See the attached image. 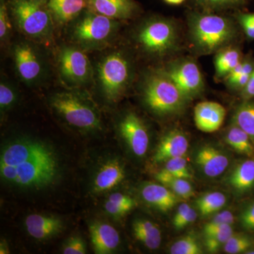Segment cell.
Instances as JSON below:
<instances>
[{
	"instance_id": "1",
	"label": "cell",
	"mask_w": 254,
	"mask_h": 254,
	"mask_svg": "<svg viewBox=\"0 0 254 254\" xmlns=\"http://www.w3.org/2000/svg\"><path fill=\"white\" fill-rule=\"evenodd\" d=\"M66 27L71 44L87 53L109 48L118 36L120 21L87 9Z\"/></svg>"
},
{
	"instance_id": "2",
	"label": "cell",
	"mask_w": 254,
	"mask_h": 254,
	"mask_svg": "<svg viewBox=\"0 0 254 254\" xmlns=\"http://www.w3.org/2000/svg\"><path fill=\"white\" fill-rule=\"evenodd\" d=\"M13 24L26 39L49 45L54 37V21L46 1L6 0Z\"/></svg>"
},
{
	"instance_id": "3",
	"label": "cell",
	"mask_w": 254,
	"mask_h": 254,
	"mask_svg": "<svg viewBox=\"0 0 254 254\" xmlns=\"http://www.w3.org/2000/svg\"><path fill=\"white\" fill-rule=\"evenodd\" d=\"M94 81L107 102L115 103L125 94L133 78V65L122 50H113L100 57L94 68Z\"/></svg>"
},
{
	"instance_id": "4",
	"label": "cell",
	"mask_w": 254,
	"mask_h": 254,
	"mask_svg": "<svg viewBox=\"0 0 254 254\" xmlns=\"http://www.w3.org/2000/svg\"><path fill=\"white\" fill-rule=\"evenodd\" d=\"M59 171L58 159L50 149L12 166L0 165L1 180L25 189H41L54 182Z\"/></svg>"
},
{
	"instance_id": "5",
	"label": "cell",
	"mask_w": 254,
	"mask_h": 254,
	"mask_svg": "<svg viewBox=\"0 0 254 254\" xmlns=\"http://www.w3.org/2000/svg\"><path fill=\"white\" fill-rule=\"evenodd\" d=\"M52 109L70 127L83 131L101 128L99 111L91 98L78 88L55 93L50 97Z\"/></svg>"
},
{
	"instance_id": "6",
	"label": "cell",
	"mask_w": 254,
	"mask_h": 254,
	"mask_svg": "<svg viewBox=\"0 0 254 254\" xmlns=\"http://www.w3.org/2000/svg\"><path fill=\"white\" fill-rule=\"evenodd\" d=\"M190 38L195 49L201 54L220 51L236 36L231 20L225 16L195 12L189 18Z\"/></svg>"
},
{
	"instance_id": "7",
	"label": "cell",
	"mask_w": 254,
	"mask_h": 254,
	"mask_svg": "<svg viewBox=\"0 0 254 254\" xmlns=\"http://www.w3.org/2000/svg\"><path fill=\"white\" fill-rule=\"evenodd\" d=\"M142 96L147 108L160 116L180 113L187 100L175 83L160 68L145 76Z\"/></svg>"
},
{
	"instance_id": "8",
	"label": "cell",
	"mask_w": 254,
	"mask_h": 254,
	"mask_svg": "<svg viewBox=\"0 0 254 254\" xmlns=\"http://www.w3.org/2000/svg\"><path fill=\"white\" fill-rule=\"evenodd\" d=\"M177 31L173 21L163 17H152L144 21L137 30L135 39L146 54L163 56L177 46Z\"/></svg>"
},
{
	"instance_id": "9",
	"label": "cell",
	"mask_w": 254,
	"mask_h": 254,
	"mask_svg": "<svg viewBox=\"0 0 254 254\" xmlns=\"http://www.w3.org/2000/svg\"><path fill=\"white\" fill-rule=\"evenodd\" d=\"M86 53L71 43L60 46L57 53L60 79L71 88H79L94 81V67Z\"/></svg>"
},
{
	"instance_id": "10",
	"label": "cell",
	"mask_w": 254,
	"mask_h": 254,
	"mask_svg": "<svg viewBox=\"0 0 254 254\" xmlns=\"http://www.w3.org/2000/svg\"><path fill=\"white\" fill-rule=\"evenodd\" d=\"M11 58L18 78L28 86H34L46 77L48 65L37 43L26 39L15 43L11 48Z\"/></svg>"
},
{
	"instance_id": "11",
	"label": "cell",
	"mask_w": 254,
	"mask_h": 254,
	"mask_svg": "<svg viewBox=\"0 0 254 254\" xmlns=\"http://www.w3.org/2000/svg\"><path fill=\"white\" fill-rule=\"evenodd\" d=\"M160 69L175 83L187 100L203 91V75L197 64L192 60H177Z\"/></svg>"
},
{
	"instance_id": "12",
	"label": "cell",
	"mask_w": 254,
	"mask_h": 254,
	"mask_svg": "<svg viewBox=\"0 0 254 254\" xmlns=\"http://www.w3.org/2000/svg\"><path fill=\"white\" fill-rule=\"evenodd\" d=\"M118 129L132 153L138 157L146 154L149 145V134L142 119L129 112L120 119Z\"/></svg>"
},
{
	"instance_id": "13",
	"label": "cell",
	"mask_w": 254,
	"mask_h": 254,
	"mask_svg": "<svg viewBox=\"0 0 254 254\" xmlns=\"http://www.w3.org/2000/svg\"><path fill=\"white\" fill-rule=\"evenodd\" d=\"M88 9L118 21L131 19L139 12L134 0H87Z\"/></svg>"
},
{
	"instance_id": "14",
	"label": "cell",
	"mask_w": 254,
	"mask_h": 254,
	"mask_svg": "<svg viewBox=\"0 0 254 254\" xmlns=\"http://www.w3.org/2000/svg\"><path fill=\"white\" fill-rule=\"evenodd\" d=\"M189 141L180 130L169 131L160 140L153 157L155 164L166 163L171 159L185 157L188 151Z\"/></svg>"
},
{
	"instance_id": "15",
	"label": "cell",
	"mask_w": 254,
	"mask_h": 254,
	"mask_svg": "<svg viewBox=\"0 0 254 254\" xmlns=\"http://www.w3.org/2000/svg\"><path fill=\"white\" fill-rule=\"evenodd\" d=\"M226 116V110L220 103L201 102L194 108V122L198 129L205 133L218 131Z\"/></svg>"
},
{
	"instance_id": "16",
	"label": "cell",
	"mask_w": 254,
	"mask_h": 254,
	"mask_svg": "<svg viewBox=\"0 0 254 254\" xmlns=\"http://www.w3.org/2000/svg\"><path fill=\"white\" fill-rule=\"evenodd\" d=\"M28 235L36 240H49L63 231V222L53 215L31 214L25 220Z\"/></svg>"
},
{
	"instance_id": "17",
	"label": "cell",
	"mask_w": 254,
	"mask_h": 254,
	"mask_svg": "<svg viewBox=\"0 0 254 254\" xmlns=\"http://www.w3.org/2000/svg\"><path fill=\"white\" fill-rule=\"evenodd\" d=\"M90 236L97 254H110L118 250L120 243L118 230L106 222H93L89 225Z\"/></svg>"
},
{
	"instance_id": "18",
	"label": "cell",
	"mask_w": 254,
	"mask_h": 254,
	"mask_svg": "<svg viewBox=\"0 0 254 254\" xmlns=\"http://www.w3.org/2000/svg\"><path fill=\"white\" fill-rule=\"evenodd\" d=\"M47 6L55 27H63L88 9V2L87 0H48Z\"/></svg>"
},
{
	"instance_id": "19",
	"label": "cell",
	"mask_w": 254,
	"mask_h": 254,
	"mask_svg": "<svg viewBox=\"0 0 254 254\" xmlns=\"http://www.w3.org/2000/svg\"><path fill=\"white\" fill-rule=\"evenodd\" d=\"M195 161L207 177H216L227 170L230 160L221 150L212 145H204L196 152Z\"/></svg>"
},
{
	"instance_id": "20",
	"label": "cell",
	"mask_w": 254,
	"mask_h": 254,
	"mask_svg": "<svg viewBox=\"0 0 254 254\" xmlns=\"http://www.w3.org/2000/svg\"><path fill=\"white\" fill-rule=\"evenodd\" d=\"M141 196L148 205L162 212L171 210L182 199L168 187L155 183H149L142 187Z\"/></svg>"
},
{
	"instance_id": "21",
	"label": "cell",
	"mask_w": 254,
	"mask_h": 254,
	"mask_svg": "<svg viewBox=\"0 0 254 254\" xmlns=\"http://www.w3.org/2000/svg\"><path fill=\"white\" fill-rule=\"evenodd\" d=\"M125 170L123 164L116 159L109 160L102 165L95 175L93 190L103 193L113 190L123 181Z\"/></svg>"
},
{
	"instance_id": "22",
	"label": "cell",
	"mask_w": 254,
	"mask_h": 254,
	"mask_svg": "<svg viewBox=\"0 0 254 254\" xmlns=\"http://www.w3.org/2000/svg\"><path fill=\"white\" fill-rule=\"evenodd\" d=\"M132 229L135 238L147 248L155 250L160 247L161 232L154 222L145 219H137L133 222Z\"/></svg>"
},
{
	"instance_id": "23",
	"label": "cell",
	"mask_w": 254,
	"mask_h": 254,
	"mask_svg": "<svg viewBox=\"0 0 254 254\" xmlns=\"http://www.w3.org/2000/svg\"><path fill=\"white\" fill-rule=\"evenodd\" d=\"M229 184L239 193H245L254 187V159L239 164L229 177Z\"/></svg>"
},
{
	"instance_id": "24",
	"label": "cell",
	"mask_w": 254,
	"mask_h": 254,
	"mask_svg": "<svg viewBox=\"0 0 254 254\" xmlns=\"http://www.w3.org/2000/svg\"><path fill=\"white\" fill-rule=\"evenodd\" d=\"M242 63L240 51L225 48L218 52L215 58V74L218 78H226L232 70Z\"/></svg>"
},
{
	"instance_id": "25",
	"label": "cell",
	"mask_w": 254,
	"mask_h": 254,
	"mask_svg": "<svg viewBox=\"0 0 254 254\" xmlns=\"http://www.w3.org/2000/svg\"><path fill=\"white\" fill-rule=\"evenodd\" d=\"M155 178L183 199L191 198L194 195L193 187L187 180L174 176L163 169L157 173Z\"/></svg>"
},
{
	"instance_id": "26",
	"label": "cell",
	"mask_w": 254,
	"mask_h": 254,
	"mask_svg": "<svg viewBox=\"0 0 254 254\" xmlns=\"http://www.w3.org/2000/svg\"><path fill=\"white\" fill-rule=\"evenodd\" d=\"M225 141L238 153L252 156L254 154V142L242 128L233 123L227 131Z\"/></svg>"
},
{
	"instance_id": "27",
	"label": "cell",
	"mask_w": 254,
	"mask_h": 254,
	"mask_svg": "<svg viewBox=\"0 0 254 254\" xmlns=\"http://www.w3.org/2000/svg\"><path fill=\"white\" fill-rule=\"evenodd\" d=\"M233 123L245 131L254 143V102L245 100L237 108Z\"/></svg>"
},
{
	"instance_id": "28",
	"label": "cell",
	"mask_w": 254,
	"mask_h": 254,
	"mask_svg": "<svg viewBox=\"0 0 254 254\" xmlns=\"http://www.w3.org/2000/svg\"><path fill=\"white\" fill-rule=\"evenodd\" d=\"M227 198L221 192H209L196 200V207L200 215L208 216L218 212L226 204Z\"/></svg>"
},
{
	"instance_id": "29",
	"label": "cell",
	"mask_w": 254,
	"mask_h": 254,
	"mask_svg": "<svg viewBox=\"0 0 254 254\" xmlns=\"http://www.w3.org/2000/svg\"><path fill=\"white\" fill-rule=\"evenodd\" d=\"M254 247V240L244 234H232L223 249L227 254H245Z\"/></svg>"
},
{
	"instance_id": "30",
	"label": "cell",
	"mask_w": 254,
	"mask_h": 254,
	"mask_svg": "<svg viewBox=\"0 0 254 254\" xmlns=\"http://www.w3.org/2000/svg\"><path fill=\"white\" fill-rule=\"evenodd\" d=\"M172 254H203L198 239L193 234H189L175 242L170 247Z\"/></svg>"
},
{
	"instance_id": "31",
	"label": "cell",
	"mask_w": 254,
	"mask_h": 254,
	"mask_svg": "<svg viewBox=\"0 0 254 254\" xmlns=\"http://www.w3.org/2000/svg\"><path fill=\"white\" fill-rule=\"evenodd\" d=\"M233 234L232 225H230L218 232L205 237L204 246L210 253H217L223 248L224 246Z\"/></svg>"
},
{
	"instance_id": "32",
	"label": "cell",
	"mask_w": 254,
	"mask_h": 254,
	"mask_svg": "<svg viewBox=\"0 0 254 254\" xmlns=\"http://www.w3.org/2000/svg\"><path fill=\"white\" fill-rule=\"evenodd\" d=\"M12 20L6 0H0V41L1 46L7 44L12 33Z\"/></svg>"
},
{
	"instance_id": "33",
	"label": "cell",
	"mask_w": 254,
	"mask_h": 254,
	"mask_svg": "<svg viewBox=\"0 0 254 254\" xmlns=\"http://www.w3.org/2000/svg\"><path fill=\"white\" fill-rule=\"evenodd\" d=\"M17 100V91L14 86L4 78L0 83V109L1 113L11 109Z\"/></svg>"
},
{
	"instance_id": "34",
	"label": "cell",
	"mask_w": 254,
	"mask_h": 254,
	"mask_svg": "<svg viewBox=\"0 0 254 254\" xmlns=\"http://www.w3.org/2000/svg\"><path fill=\"white\" fill-rule=\"evenodd\" d=\"M165 163V168L163 170L174 176L185 179V180H191L193 178V175L189 168L187 160L184 157L171 159Z\"/></svg>"
},
{
	"instance_id": "35",
	"label": "cell",
	"mask_w": 254,
	"mask_h": 254,
	"mask_svg": "<svg viewBox=\"0 0 254 254\" xmlns=\"http://www.w3.org/2000/svg\"><path fill=\"white\" fill-rule=\"evenodd\" d=\"M205 9L221 10L239 7L245 3V0H195Z\"/></svg>"
},
{
	"instance_id": "36",
	"label": "cell",
	"mask_w": 254,
	"mask_h": 254,
	"mask_svg": "<svg viewBox=\"0 0 254 254\" xmlns=\"http://www.w3.org/2000/svg\"><path fill=\"white\" fill-rule=\"evenodd\" d=\"M235 221V217L230 210H224L213 217L210 221L205 224L203 227V232L208 231L216 227L224 225H231Z\"/></svg>"
},
{
	"instance_id": "37",
	"label": "cell",
	"mask_w": 254,
	"mask_h": 254,
	"mask_svg": "<svg viewBox=\"0 0 254 254\" xmlns=\"http://www.w3.org/2000/svg\"><path fill=\"white\" fill-rule=\"evenodd\" d=\"M64 254H86V246L81 237L73 236L68 238L63 246Z\"/></svg>"
},
{
	"instance_id": "38",
	"label": "cell",
	"mask_w": 254,
	"mask_h": 254,
	"mask_svg": "<svg viewBox=\"0 0 254 254\" xmlns=\"http://www.w3.org/2000/svg\"><path fill=\"white\" fill-rule=\"evenodd\" d=\"M254 69L253 64L248 61V60L244 61L243 64H242V69L240 74L239 75L238 77L233 82L230 87L235 88V89H243L248 83Z\"/></svg>"
},
{
	"instance_id": "39",
	"label": "cell",
	"mask_w": 254,
	"mask_h": 254,
	"mask_svg": "<svg viewBox=\"0 0 254 254\" xmlns=\"http://www.w3.org/2000/svg\"><path fill=\"white\" fill-rule=\"evenodd\" d=\"M240 219L241 225L245 230L254 232V202L242 210Z\"/></svg>"
},
{
	"instance_id": "40",
	"label": "cell",
	"mask_w": 254,
	"mask_h": 254,
	"mask_svg": "<svg viewBox=\"0 0 254 254\" xmlns=\"http://www.w3.org/2000/svg\"><path fill=\"white\" fill-rule=\"evenodd\" d=\"M238 19L246 35L254 39V14H240Z\"/></svg>"
},
{
	"instance_id": "41",
	"label": "cell",
	"mask_w": 254,
	"mask_h": 254,
	"mask_svg": "<svg viewBox=\"0 0 254 254\" xmlns=\"http://www.w3.org/2000/svg\"><path fill=\"white\" fill-rule=\"evenodd\" d=\"M105 209L107 213L114 217L124 216L132 210L129 207L117 204L108 200L105 202Z\"/></svg>"
},
{
	"instance_id": "42",
	"label": "cell",
	"mask_w": 254,
	"mask_h": 254,
	"mask_svg": "<svg viewBox=\"0 0 254 254\" xmlns=\"http://www.w3.org/2000/svg\"><path fill=\"white\" fill-rule=\"evenodd\" d=\"M108 200L117 203V204L125 205L133 209L136 205V200L129 195L124 194L122 193H114L108 197Z\"/></svg>"
},
{
	"instance_id": "43",
	"label": "cell",
	"mask_w": 254,
	"mask_h": 254,
	"mask_svg": "<svg viewBox=\"0 0 254 254\" xmlns=\"http://www.w3.org/2000/svg\"><path fill=\"white\" fill-rule=\"evenodd\" d=\"M190 208H191V207L186 203H183L179 205L176 213H175L173 218L174 227H176L177 225L183 220L190 210Z\"/></svg>"
},
{
	"instance_id": "44",
	"label": "cell",
	"mask_w": 254,
	"mask_h": 254,
	"mask_svg": "<svg viewBox=\"0 0 254 254\" xmlns=\"http://www.w3.org/2000/svg\"><path fill=\"white\" fill-rule=\"evenodd\" d=\"M242 96L245 100H249L254 98V69L251 75L248 83L242 89Z\"/></svg>"
},
{
	"instance_id": "45",
	"label": "cell",
	"mask_w": 254,
	"mask_h": 254,
	"mask_svg": "<svg viewBox=\"0 0 254 254\" xmlns=\"http://www.w3.org/2000/svg\"><path fill=\"white\" fill-rule=\"evenodd\" d=\"M196 218V212H195L194 209L191 208L189 213L187 214L186 216L177 225L175 228H176V230H182V229L190 225L192 222H194Z\"/></svg>"
},
{
	"instance_id": "46",
	"label": "cell",
	"mask_w": 254,
	"mask_h": 254,
	"mask_svg": "<svg viewBox=\"0 0 254 254\" xmlns=\"http://www.w3.org/2000/svg\"><path fill=\"white\" fill-rule=\"evenodd\" d=\"M9 253V248H8L7 244L4 241H3V242H1V246H0V254H6Z\"/></svg>"
},
{
	"instance_id": "47",
	"label": "cell",
	"mask_w": 254,
	"mask_h": 254,
	"mask_svg": "<svg viewBox=\"0 0 254 254\" xmlns=\"http://www.w3.org/2000/svg\"><path fill=\"white\" fill-rule=\"evenodd\" d=\"M165 2L172 5H178L182 4L185 0H164Z\"/></svg>"
},
{
	"instance_id": "48",
	"label": "cell",
	"mask_w": 254,
	"mask_h": 254,
	"mask_svg": "<svg viewBox=\"0 0 254 254\" xmlns=\"http://www.w3.org/2000/svg\"><path fill=\"white\" fill-rule=\"evenodd\" d=\"M40 1H48V0H40Z\"/></svg>"
}]
</instances>
